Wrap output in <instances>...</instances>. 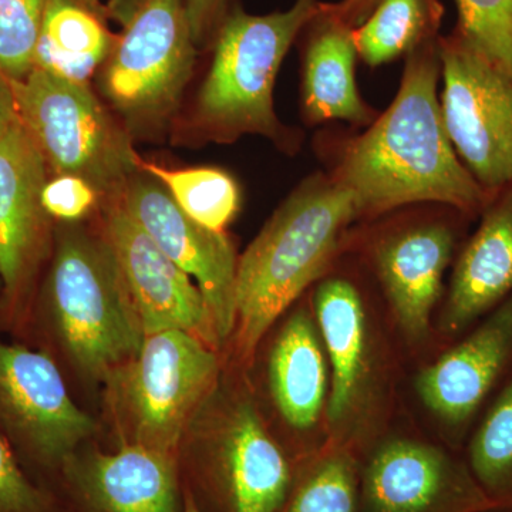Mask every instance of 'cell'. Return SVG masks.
Here are the masks:
<instances>
[{
    "mask_svg": "<svg viewBox=\"0 0 512 512\" xmlns=\"http://www.w3.org/2000/svg\"><path fill=\"white\" fill-rule=\"evenodd\" d=\"M215 348L183 330L144 338L136 357L107 380V404L120 444L180 457L192 421L218 379Z\"/></svg>",
    "mask_w": 512,
    "mask_h": 512,
    "instance_id": "cell-6",
    "label": "cell"
},
{
    "mask_svg": "<svg viewBox=\"0 0 512 512\" xmlns=\"http://www.w3.org/2000/svg\"><path fill=\"white\" fill-rule=\"evenodd\" d=\"M141 173L163 185L175 204L191 220L212 231H225L241 205L237 181L220 168L168 170L141 158Z\"/></svg>",
    "mask_w": 512,
    "mask_h": 512,
    "instance_id": "cell-25",
    "label": "cell"
},
{
    "mask_svg": "<svg viewBox=\"0 0 512 512\" xmlns=\"http://www.w3.org/2000/svg\"><path fill=\"white\" fill-rule=\"evenodd\" d=\"M464 458L493 512H512V377L485 407Z\"/></svg>",
    "mask_w": 512,
    "mask_h": 512,
    "instance_id": "cell-24",
    "label": "cell"
},
{
    "mask_svg": "<svg viewBox=\"0 0 512 512\" xmlns=\"http://www.w3.org/2000/svg\"><path fill=\"white\" fill-rule=\"evenodd\" d=\"M184 490V487H183ZM184 512H200L198 510L197 504L192 500V497L188 491L184 490Z\"/></svg>",
    "mask_w": 512,
    "mask_h": 512,
    "instance_id": "cell-34",
    "label": "cell"
},
{
    "mask_svg": "<svg viewBox=\"0 0 512 512\" xmlns=\"http://www.w3.org/2000/svg\"><path fill=\"white\" fill-rule=\"evenodd\" d=\"M123 32L100 69L104 97L128 133H160L177 113L194 70L185 0H110Z\"/></svg>",
    "mask_w": 512,
    "mask_h": 512,
    "instance_id": "cell-5",
    "label": "cell"
},
{
    "mask_svg": "<svg viewBox=\"0 0 512 512\" xmlns=\"http://www.w3.org/2000/svg\"><path fill=\"white\" fill-rule=\"evenodd\" d=\"M0 512H72L45 485L37 483L20 463L0 431Z\"/></svg>",
    "mask_w": 512,
    "mask_h": 512,
    "instance_id": "cell-29",
    "label": "cell"
},
{
    "mask_svg": "<svg viewBox=\"0 0 512 512\" xmlns=\"http://www.w3.org/2000/svg\"><path fill=\"white\" fill-rule=\"evenodd\" d=\"M470 220L463 212L447 208L436 220L407 222L373 244L377 278L400 329L413 342L429 335L444 275L456 258L464 225Z\"/></svg>",
    "mask_w": 512,
    "mask_h": 512,
    "instance_id": "cell-16",
    "label": "cell"
},
{
    "mask_svg": "<svg viewBox=\"0 0 512 512\" xmlns=\"http://www.w3.org/2000/svg\"><path fill=\"white\" fill-rule=\"evenodd\" d=\"M356 201L332 174H315L289 195L238 259L235 355L251 362L276 319L328 269Z\"/></svg>",
    "mask_w": 512,
    "mask_h": 512,
    "instance_id": "cell-3",
    "label": "cell"
},
{
    "mask_svg": "<svg viewBox=\"0 0 512 512\" xmlns=\"http://www.w3.org/2000/svg\"><path fill=\"white\" fill-rule=\"evenodd\" d=\"M0 330V431L37 483L55 493L63 464L96 431L49 353Z\"/></svg>",
    "mask_w": 512,
    "mask_h": 512,
    "instance_id": "cell-9",
    "label": "cell"
},
{
    "mask_svg": "<svg viewBox=\"0 0 512 512\" xmlns=\"http://www.w3.org/2000/svg\"><path fill=\"white\" fill-rule=\"evenodd\" d=\"M512 377V295L417 376L421 402L464 439L491 399Z\"/></svg>",
    "mask_w": 512,
    "mask_h": 512,
    "instance_id": "cell-17",
    "label": "cell"
},
{
    "mask_svg": "<svg viewBox=\"0 0 512 512\" xmlns=\"http://www.w3.org/2000/svg\"><path fill=\"white\" fill-rule=\"evenodd\" d=\"M362 512H493L466 458L413 439H394L360 463Z\"/></svg>",
    "mask_w": 512,
    "mask_h": 512,
    "instance_id": "cell-13",
    "label": "cell"
},
{
    "mask_svg": "<svg viewBox=\"0 0 512 512\" xmlns=\"http://www.w3.org/2000/svg\"><path fill=\"white\" fill-rule=\"evenodd\" d=\"M18 121L12 79L0 70V137Z\"/></svg>",
    "mask_w": 512,
    "mask_h": 512,
    "instance_id": "cell-33",
    "label": "cell"
},
{
    "mask_svg": "<svg viewBox=\"0 0 512 512\" xmlns=\"http://www.w3.org/2000/svg\"><path fill=\"white\" fill-rule=\"evenodd\" d=\"M12 86L19 123L49 170L83 178L104 201L119 197L141 157L89 83L32 69Z\"/></svg>",
    "mask_w": 512,
    "mask_h": 512,
    "instance_id": "cell-7",
    "label": "cell"
},
{
    "mask_svg": "<svg viewBox=\"0 0 512 512\" xmlns=\"http://www.w3.org/2000/svg\"><path fill=\"white\" fill-rule=\"evenodd\" d=\"M268 379L286 424L299 431L315 427L325 409L328 367L318 326L306 309L293 312L276 336Z\"/></svg>",
    "mask_w": 512,
    "mask_h": 512,
    "instance_id": "cell-21",
    "label": "cell"
},
{
    "mask_svg": "<svg viewBox=\"0 0 512 512\" xmlns=\"http://www.w3.org/2000/svg\"><path fill=\"white\" fill-rule=\"evenodd\" d=\"M188 19L195 45H200L210 32L215 20L220 18L225 0H185Z\"/></svg>",
    "mask_w": 512,
    "mask_h": 512,
    "instance_id": "cell-31",
    "label": "cell"
},
{
    "mask_svg": "<svg viewBox=\"0 0 512 512\" xmlns=\"http://www.w3.org/2000/svg\"><path fill=\"white\" fill-rule=\"evenodd\" d=\"M454 33L512 79V0H456Z\"/></svg>",
    "mask_w": 512,
    "mask_h": 512,
    "instance_id": "cell-27",
    "label": "cell"
},
{
    "mask_svg": "<svg viewBox=\"0 0 512 512\" xmlns=\"http://www.w3.org/2000/svg\"><path fill=\"white\" fill-rule=\"evenodd\" d=\"M103 232L119 261L144 333L183 330L217 348L214 322L200 289L128 215L116 198L104 201Z\"/></svg>",
    "mask_w": 512,
    "mask_h": 512,
    "instance_id": "cell-14",
    "label": "cell"
},
{
    "mask_svg": "<svg viewBox=\"0 0 512 512\" xmlns=\"http://www.w3.org/2000/svg\"><path fill=\"white\" fill-rule=\"evenodd\" d=\"M49 0H0V70L20 80L33 69V53Z\"/></svg>",
    "mask_w": 512,
    "mask_h": 512,
    "instance_id": "cell-28",
    "label": "cell"
},
{
    "mask_svg": "<svg viewBox=\"0 0 512 512\" xmlns=\"http://www.w3.org/2000/svg\"><path fill=\"white\" fill-rule=\"evenodd\" d=\"M45 158L19 120L0 137V330L28 340L42 272L53 248L42 204Z\"/></svg>",
    "mask_w": 512,
    "mask_h": 512,
    "instance_id": "cell-10",
    "label": "cell"
},
{
    "mask_svg": "<svg viewBox=\"0 0 512 512\" xmlns=\"http://www.w3.org/2000/svg\"><path fill=\"white\" fill-rule=\"evenodd\" d=\"M320 6V0H296L285 12L255 16L235 8L225 16L192 119L204 140L231 143L249 134L298 147L276 116L275 82L292 43Z\"/></svg>",
    "mask_w": 512,
    "mask_h": 512,
    "instance_id": "cell-4",
    "label": "cell"
},
{
    "mask_svg": "<svg viewBox=\"0 0 512 512\" xmlns=\"http://www.w3.org/2000/svg\"><path fill=\"white\" fill-rule=\"evenodd\" d=\"M440 77L439 37L406 57L389 109L343 150L332 177L353 195L360 218L436 204L474 220L490 201L448 137Z\"/></svg>",
    "mask_w": 512,
    "mask_h": 512,
    "instance_id": "cell-1",
    "label": "cell"
},
{
    "mask_svg": "<svg viewBox=\"0 0 512 512\" xmlns=\"http://www.w3.org/2000/svg\"><path fill=\"white\" fill-rule=\"evenodd\" d=\"M302 111L309 126L342 120L369 127L377 111L363 101L356 83L357 49L353 28L322 3L303 29Z\"/></svg>",
    "mask_w": 512,
    "mask_h": 512,
    "instance_id": "cell-20",
    "label": "cell"
},
{
    "mask_svg": "<svg viewBox=\"0 0 512 512\" xmlns=\"http://www.w3.org/2000/svg\"><path fill=\"white\" fill-rule=\"evenodd\" d=\"M313 315L330 363L326 416L333 430L348 429L365 407L372 375V343L365 302L352 281L332 276L313 296Z\"/></svg>",
    "mask_w": 512,
    "mask_h": 512,
    "instance_id": "cell-19",
    "label": "cell"
},
{
    "mask_svg": "<svg viewBox=\"0 0 512 512\" xmlns=\"http://www.w3.org/2000/svg\"><path fill=\"white\" fill-rule=\"evenodd\" d=\"M99 192L76 175H55L47 180L42 191V204L47 215L57 222H77L89 215Z\"/></svg>",
    "mask_w": 512,
    "mask_h": 512,
    "instance_id": "cell-30",
    "label": "cell"
},
{
    "mask_svg": "<svg viewBox=\"0 0 512 512\" xmlns=\"http://www.w3.org/2000/svg\"><path fill=\"white\" fill-rule=\"evenodd\" d=\"M116 37L90 0H49L33 53V69L89 83L101 69Z\"/></svg>",
    "mask_w": 512,
    "mask_h": 512,
    "instance_id": "cell-22",
    "label": "cell"
},
{
    "mask_svg": "<svg viewBox=\"0 0 512 512\" xmlns=\"http://www.w3.org/2000/svg\"><path fill=\"white\" fill-rule=\"evenodd\" d=\"M375 3L376 0H342V2L328 3V5L343 22L356 28L367 18Z\"/></svg>",
    "mask_w": 512,
    "mask_h": 512,
    "instance_id": "cell-32",
    "label": "cell"
},
{
    "mask_svg": "<svg viewBox=\"0 0 512 512\" xmlns=\"http://www.w3.org/2000/svg\"><path fill=\"white\" fill-rule=\"evenodd\" d=\"M444 8L440 0H376L353 28L357 55L370 67L407 57L439 39Z\"/></svg>",
    "mask_w": 512,
    "mask_h": 512,
    "instance_id": "cell-23",
    "label": "cell"
},
{
    "mask_svg": "<svg viewBox=\"0 0 512 512\" xmlns=\"http://www.w3.org/2000/svg\"><path fill=\"white\" fill-rule=\"evenodd\" d=\"M440 60L448 137L491 197L512 187V79L454 32L440 37Z\"/></svg>",
    "mask_w": 512,
    "mask_h": 512,
    "instance_id": "cell-11",
    "label": "cell"
},
{
    "mask_svg": "<svg viewBox=\"0 0 512 512\" xmlns=\"http://www.w3.org/2000/svg\"><path fill=\"white\" fill-rule=\"evenodd\" d=\"M121 207L153 238L165 255L194 279L220 342L234 333L238 256L225 231L191 220L163 185L138 171L124 185Z\"/></svg>",
    "mask_w": 512,
    "mask_h": 512,
    "instance_id": "cell-12",
    "label": "cell"
},
{
    "mask_svg": "<svg viewBox=\"0 0 512 512\" xmlns=\"http://www.w3.org/2000/svg\"><path fill=\"white\" fill-rule=\"evenodd\" d=\"M210 436L190 444L180 460L183 487L200 512H281L298 463L269 434L255 404L222 406Z\"/></svg>",
    "mask_w": 512,
    "mask_h": 512,
    "instance_id": "cell-8",
    "label": "cell"
},
{
    "mask_svg": "<svg viewBox=\"0 0 512 512\" xmlns=\"http://www.w3.org/2000/svg\"><path fill=\"white\" fill-rule=\"evenodd\" d=\"M480 225L461 245L440 318L444 335L457 338L512 295V187L495 192Z\"/></svg>",
    "mask_w": 512,
    "mask_h": 512,
    "instance_id": "cell-18",
    "label": "cell"
},
{
    "mask_svg": "<svg viewBox=\"0 0 512 512\" xmlns=\"http://www.w3.org/2000/svg\"><path fill=\"white\" fill-rule=\"evenodd\" d=\"M55 493L72 512H184L180 457L133 444L77 450Z\"/></svg>",
    "mask_w": 512,
    "mask_h": 512,
    "instance_id": "cell-15",
    "label": "cell"
},
{
    "mask_svg": "<svg viewBox=\"0 0 512 512\" xmlns=\"http://www.w3.org/2000/svg\"><path fill=\"white\" fill-rule=\"evenodd\" d=\"M146 333L104 232L57 222L28 340L89 382L106 383L136 357Z\"/></svg>",
    "mask_w": 512,
    "mask_h": 512,
    "instance_id": "cell-2",
    "label": "cell"
},
{
    "mask_svg": "<svg viewBox=\"0 0 512 512\" xmlns=\"http://www.w3.org/2000/svg\"><path fill=\"white\" fill-rule=\"evenodd\" d=\"M281 512H362L360 461L343 444L309 458Z\"/></svg>",
    "mask_w": 512,
    "mask_h": 512,
    "instance_id": "cell-26",
    "label": "cell"
}]
</instances>
